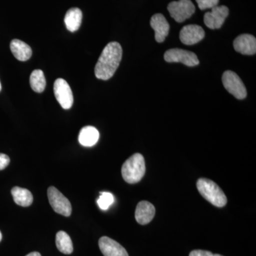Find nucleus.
Masks as SVG:
<instances>
[{
    "mask_svg": "<svg viewBox=\"0 0 256 256\" xmlns=\"http://www.w3.org/2000/svg\"><path fill=\"white\" fill-rule=\"evenodd\" d=\"M122 56L121 45L118 42H110L102 50L95 67L96 78L107 80L114 76Z\"/></svg>",
    "mask_w": 256,
    "mask_h": 256,
    "instance_id": "obj_1",
    "label": "nucleus"
},
{
    "mask_svg": "<svg viewBox=\"0 0 256 256\" xmlns=\"http://www.w3.org/2000/svg\"><path fill=\"white\" fill-rule=\"evenodd\" d=\"M146 162L142 154L136 153L128 158L122 164V176L129 184L139 182L146 174Z\"/></svg>",
    "mask_w": 256,
    "mask_h": 256,
    "instance_id": "obj_2",
    "label": "nucleus"
},
{
    "mask_svg": "<svg viewBox=\"0 0 256 256\" xmlns=\"http://www.w3.org/2000/svg\"><path fill=\"white\" fill-rule=\"evenodd\" d=\"M196 186L200 194L214 206L224 207L226 205L227 198L225 194L214 182L201 178L197 181Z\"/></svg>",
    "mask_w": 256,
    "mask_h": 256,
    "instance_id": "obj_3",
    "label": "nucleus"
},
{
    "mask_svg": "<svg viewBox=\"0 0 256 256\" xmlns=\"http://www.w3.org/2000/svg\"><path fill=\"white\" fill-rule=\"evenodd\" d=\"M222 82L224 88L236 98L242 100L246 97V88L242 79L236 74L232 70L224 72L222 76Z\"/></svg>",
    "mask_w": 256,
    "mask_h": 256,
    "instance_id": "obj_4",
    "label": "nucleus"
},
{
    "mask_svg": "<svg viewBox=\"0 0 256 256\" xmlns=\"http://www.w3.org/2000/svg\"><path fill=\"white\" fill-rule=\"evenodd\" d=\"M170 16L176 22L182 23L195 12V6L191 0H180L170 2L168 6Z\"/></svg>",
    "mask_w": 256,
    "mask_h": 256,
    "instance_id": "obj_5",
    "label": "nucleus"
},
{
    "mask_svg": "<svg viewBox=\"0 0 256 256\" xmlns=\"http://www.w3.org/2000/svg\"><path fill=\"white\" fill-rule=\"evenodd\" d=\"M47 194L50 206L56 213L64 216H70L72 212V204L62 192L54 186H50L47 191Z\"/></svg>",
    "mask_w": 256,
    "mask_h": 256,
    "instance_id": "obj_6",
    "label": "nucleus"
},
{
    "mask_svg": "<svg viewBox=\"0 0 256 256\" xmlns=\"http://www.w3.org/2000/svg\"><path fill=\"white\" fill-rule=\"evenodd\" d=\"M164 58L169 63H182L190 67L195 66L200 64V60L194 53L180 48L166 50Z\"/></svg>",
    "mask_w": 256,
    "mask_h": 256,
    "instance_id": "obj_7",
    "label": "nucleus"
},
{
    "mask_svg": "<svg viewBox=\"0 0 256 256\" xmlns=\"http://www.w3.org/2000/svg\"><path fill=\"white\" fill-rule=\"evenodd\" d=\"M54 92L57 101L66 110L72 107L74 104V96L72 88L68 82L63 78L56 80L54 85Z\"/></svg>",
    "mask_w": 256,
    "mask_h": 256,
    "instance_id": "obj_8",
    "label": "nucleus"
},
{
    "mask_svg": "<svg viewBox=\"0 0 256 256\" xmlns=\"http://www.w3.org/2000/svg\"><path fill=\"white\" fill-rule=\"evenodd\" d=\"M229 10L227 6H217L212 8V11L208 12L204 15V22L207 28L210 30L220 28L224 24L226 18L228 16Z\"/></svg>",
    "mask_w": 256,
    "mask_h": 256,
    "instance_id": "obj_9",
    "label": "nucleus"
},
{
    "mask_svg": "<svg viewBox=\"0 0 256 256\" xmlns=\"http://www.w3.org/2000/svg\"><path fill=\"white\" fill-rule=\"evenodd\" d=\"M204 36V30L202 26L196 24L184 26L180 33V40L186 45H194L198 43Z\"/></svg>",
    "mask_w": 256,
    "mask_h": 256,
    "instance_id": "obj_10",
    "label": "nucleus"
},
{
    "mask_svg": "<svg viewBox=\"0 0 256 256\" xmlns=\"http://www.w3.org/2000/svg\"><path fill=\"white\" fill-rule=\"evenodd\" d=\"M98 245L104 256H129L124 248L109 237H101Z\"/></svg>",
    "mask_w": 256,
    "mask_h": 256,
    "instance_id": "obj_11",
    "label": "nucleus"
},
{
    "mask_svg": "<svg viewBox=\"0 0 256 256\" xmlns=\"http://www.w3.org/2000/svg\"><path fill=\"white\" fill-rule=\"evenodd\" d=\"M234 50L244 55H254L256 53V40L252 35L242 34L234 42Z\"/></svg>",
    "mask_w": 256,
    "mask_h": 256,
    "instance_id": "obj_12",
    "label": "nucleus"
},
{
    "mask_svg": "<svg viewBox=\"0 0 256 256\" xmlns=\"http://www.w3.org/2000/svg\"><path fill=\"white\" fill-rule=\"evenodd\" d=\"M151 28L156 32L154 37L158 43H162L164 41L166 37L169 34L170 24L166 21L164 15L156 14L152 16L150 20Z\"/></svg>",
    "mask_w": 256,
    "mask_h": 256,
    "instance_id": "obj_13",
    "label": "nucleus"
},
{
    "mask_svg": "<svg viewBox=\"0 0 256 256\" xmlns=\"http://www.w3.org/2000/svg\"><path fill=\"white\" fill-rule=\"evenodd\" d=\"M156 214V208L151 203L142 201L138 203L136 210V220L138 224L146 225L151 222Z\"/></svg>",
    "mask_w": 256,
    "mask_h": 256,
    "instance_id": "obj_14",
    "label": "nucleus"
},
{
    "mask_svg": "<svg viewBox=\"0 0 256 256\" xmlns=\"http://www.w3.org/2000/svg\"><path fill=\"white\" fill-rule=\"evenodd\" d=\"M10 50L15 58L20 62H26L31 58L32 55L31 47L20 40H13L11 42Z\"/></svg>",
    "mask_w": 256,
    "mask_h": 256,
    "instance_id": "obj_15",
    "label": "nucleus"
},
{
    "mask_svg": "<svg viewBox=\"0 0 256 256\" xmlns=\"http://www.w3.org/2000/svg\"><path fill=\"white\" fill-rule=\"evenodd\" d=\"M100 134L98 130L92 126H86L80 130L78 140L80 144L84 146H95L98 141Z\"/></svg>",
    "mask_w": 256,
    "mask_h": 256,
    "instance_id": "obj_16",
    "label": "nucleus"
},
{
    "mask_svg": "<svg viewBox=\"0 0 256 256\" xmlns=\"http://www.w3.org/2000/svg\"><path fill=\"white\" fill-rule=\"evenodd\" d=\"M82 12L78 8L68 10L64 18V22L67 30L70 32H76L82 24Z\"/></svg>",
    "mask_w": 256,
    "mask_h": 256,
    "instance_id": "obj_17",
    "label": "nucleus"
},
{
    "mask_svg": "<svg viewBox=\"0 0 256 256\" xmlns=\"http://www.w3.org/2000/svg\"><path fill=\"white\" fill-rule=\"evenodd\" d=\"M11 192L13 200L18 206L28 207L33 203V195L26 188L14 186Z\"/></svg>",
    "mask_w": 256,
    "mask_h": 256,
    "instance_id": "obj_18",
    "label": "nucleus"
},
{
    "mask_svg": "<svg viewBox=\"0 0 256 256\" xmlns=\"http://www.w3.org/2000/svg\"><path fill=\"white\" fill-rule=\"evenodd\" d=\"M56 247L58 250L64 254L68 255L73 252V242L68 234L66 232L60 230L56 234Z\"/></svg>",
    "mask_w": 256,
    "mask_h": 256,
    "instance_id": "obj_19",
    "label": "nucleus"
},
{
    "mask_svg": "<svg viewBox=\"0 0 256 256\" xmlns=\"http://www.w3.org/2000/svg\"><path fill=\"white\" fill-rule=\"evenodd\" d=\"M30 85L34 92H42L45 90L46 82L44 74L40 69H36L32 72L30 78Z\"/></svg>",
    "mask_w": 256,
    "mask_h": 256,
    "instance_id": "obj_20",
    "label": "nucleus"
},
{
    "mask_svg": "<svg viewBox=\"0 0 256 256\" xmlns=\"http://www.w3.org/2000/svg\"><path fill=\"white\" fill-rule=\"evenodd\" d=\"M97 202L100 210H107L114 202V195L108 192H101Z\"/></svg>",
    "mask_w": 256,
    "mask_h": 256,
    "instance_id": "obj_21",
    "label": "nucleus"
},
{
    "mask_svg": "<svg viewBox=\"0 0 256 256\" xmlns=\"http://www.w3.org/2000/svg\"><path fill=\"white\" fill-rule=\"evenodd\" d=\"M198 8L201 10L212 9L218 5L220 0H196Z\"/></svg>",
    "mask_w": 256,
    "mask_h": 256,
    "instance_id": "obj_22",
    "label": "nucleus"
},
{
    "mask_svg": "<svg viewBox=\"0 0 256 256\" xmlns=\"http://www.w3.org/2000/svg\"><path fill=\"white\" fill-rule=\"evenodd\" d=\"M190 256H223L220 254H214L212 252L203 250H192L190 254Z\"/></svg>",
    "mask_w": 256,
    "mask_h": 256,
    "instance_id": "obj_23",
    "label": "nucleus"
},
{
    "mask_svg": "<svg viewBox=\"0 0 256 256\" xmlns=\"http://www.w3.org/2000/svg\"><path fill=\"white\" fill-rule=\"evenodd\" d=\"M10 163V158L6 154L0 153V170H4L8 168Z\"/></svg>",
    "mask_w": 256,
    "mask_h": 256,
    "instance_id": "obj_24",
    "label": "nucleus"
},
{
    "mask_svg": "<svg viewBox=\"0 0 256 256\" xmlns=\"http://www.w3.org/2000/svg\"><path fill=\"white\" fill-rule=\"evenodd\" d=\"M26 256H42V255L38 252H30V254H28V255Z\"/></svg>",
    "mask_w": 256,
    "mask_h": 256,
    "instance_id": "obj_25",
    "label": "nucleus"
},
{
    "mask_svg": "<svg viewBox=\"0 0 256 256\" xmlns=\"http://www.w3.org/2000/svg\"><path fill=\"white\" fill-rule=\"evenodd\" d=\"M2 238V235L1 232H0V242H1Z\"/></svg>",
    "mask_w": 256,
    "mask_h": 256,
    "instance_id": "obj_26",
    "label": "nucleus"
},
{
    "mask_svg": "<svg viewBox=\"0 0 256 256\" xmlns=\"http://www.w3.org/2000/svg\"><path fill=\"white\" fill-rule=\"evenodd\" d=\"M2 90V85H1V82H0V92H1Z\"/></svg>",
    "mask_w": 256,
    "mask_h": 256,
    "instance_id": "obj_27",
    "label": "nucleus"
}]
</instances>
